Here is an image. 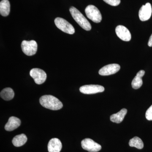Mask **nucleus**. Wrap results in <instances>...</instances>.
<instances>
[{"label":"nucleus","instance_id":"obj_15","mask_svg":"<svg viewBox=\"0 0 152 152\" xmlns=\"http://www.w3.org/2000/svg\"><path fill=\"white\" fill-rule=\"evenodd\" d=\"M127 113V110L126 109H122L117 113L113 114L110 116V121L114 123L119 124L122 122L126 115Z\"/></svg>","mask_w":152,"mask_h":152},{"label":"nucleus","instance_id":"obj_14","mask_svg":"<svg viewBox=\"0 0 152 152\" xmlns=\"http://www.w3.org/2000/svg\"><path fill=\"white\" fill-rule=\"evenodd\" d=\"M145 72L144 70L140 71L137 73L132 81V86L133 88L137 89L142 86L143 83L142 77L145 75Z\"/></svg>","mask_w":152,"mask_h":152},{"label":"nucleus","instance_id":"obj_9","mask_svg":"<svg viewBox=\"0 0 152 152\" xmlns=\"http://www.w3.org/2000/svg\"><path fill=\"white\" fill-rule=\"evenodd\" d=\"M121 69L118 64H110L103 67L99 71V74L102 76H108L116 73Z\"/></svg>","mask_w":152,"mask_h":152},{"label":"nucleus","instance_id":"obj_11","mask_svg":"<svg viewBox=\"0 0 152 152\" xmlns=\"http://www.w3.org/2000/svg\"><path fill=\"white\" fill-rule=\"evenodd\" d=\"M116 34L123 41L129 42L131 40L132 36L129 31L123 26H118L115 28Z\"/></svg>","mask_w":152,"mask_h":152},{"label":"nucleus","instance_id":"obj_22","mask_svg":"<svg viewBox=\"0 0 152 152\" xmlns=\"http://www.w3.org/2000/svg\"><path fill=\"white\" fill-rule=\"evenodd\" d=\"M148 45L150 47H152V34L151 37H150L149 40Z\"/></svg>","mask_w":152,"mask_h":152},{"label":"nucleus","instance_id":"obj_4","mask_svg":"<svg viewBox=\"0 0 152 152\" xmlns=\"http://www.w3.org/2000/svg\"><path fill=\"white\" fill-rule=\"evenodd\" d=\"M55 25L61 31L69 34L75 33V28L67 21L61 18H57L55 20Z\"/></svg>","mask_w":152,"mask_h":152},{"label":"nucleus","instance_id":"obj_19","mask_svg":"<svg viewBox=\"0 0 152 152\" xmlns=\"http://www.w3.org/2000/svg\"><path fill=\"white\" fill-rule=\"evenodd\" d=\"M129 145L130 147H135L138 149H142L144 147L142 141L137 137H134L131 139L129 142Z\"/></svg>","mask_w":152,"mask_h":152},{"label":"nucleus","instance_id":"obj_13","mask_svg":"<svg viewBox=\"0 0 152 152\" xmlns=\"http://www.w3.org/2000/svg\"><path fill=\"white\" fill-rule=\"evenodd\" d=\"M21 124V121L18 118L15 117H11L9 118L8 121L5 126L6 131H13L20 126Z\"/></svg>","mask_w":152,"mask_h":152},{"label":"nucleus","instance_id":"obj_1","mask_svg":"<svg viewBox=\"0 0 152 152\" xmlns=\"http://www.w3.org/2000/svg\"><path fill=\"white\" fill-rule=\"evenodd\" d=\"M41 105L46 108L57 110L63 107L61 102L56 97L52 95H44L42 96L39 99Z\"/></svg>","mask_w":152,"mask_h":152},{"label":"nucleus","instance_id":"obj_16","mask_svg":"<svg viewBox=\"0 0 152 152\" xmlns=\"http://www.w3.org/2000/svg\"><path fill=\"white\" fill-rule=\"evenodd\" d=\"M10 11V4L9 0H2L0 2V14L4 17L9 15Z\"/></svg>","mask_w":152,"mask_h":152},{"label":"nucleus","instance_id":"obj_21","mask_svg":"<svg viewBox=\"0 0 152 152\" xmlns=\"http://www.w3.org/2000/svg\"><path fill=\"white\" fill-rule=\"evenodd\" d=\"M145 117L148 121H152V105L146 112Z\"/></svg>","mask_w":152,"mask_h":152},{"label":"nucleus","instance_id":"obj_7","mask_svg":"<svg viewBox=\"0 0 152 152\" xmlns=\"http://www.w3.org/2000/svg\"><path fill=\"white\" fill-rule=\"evenodd\" d=\"M81 145L83 149L89 152H97L102 149L101 145L90 138H86L83 140L81 142Z\"/></svg>","mask_w":152,"mask_h":152},{"label":"nucleus","instance_id":"obj_12","mask_svg":"<svg viewBox=\"0 0 152 152\" xmlns=\"http://www.w3.org/2000/svg\"><path fill=\"white\" fill-rule=\"evenodd\" d=\"M62 148L61 141L58 138H53L48 144L49 152H60Z\"/></svg>","mask_w":152,"mask_h":152},{"label":"nucleus","instance_id":"obj_20","mask_svg":"<svg viewBox=\"0 0 152 152\" xmlns=\"http://www.w3.org/2000/svg\"><path fill=\"white\" fill-rule=\"evenodd\" d=\"M105 2L112 6L119 5L121 3V0H103Z\"/></svg>","mask_w":152,"mask_h":152},{"label":"nucleus","instance_id":"obj_18","mask_svg":"<svg viewBox=\"0 0 152 152\" xmlns=\"http://www.w3.org/2000/svg\"><path fill=\"white\" fill-rule=\"evenodd\" d=\"M1 98L5 101H10L13 99L15 96L13 90L11 88H7L4 89L0 94Z\"/></svg>","mask_w":152,"mask_h":152},{"label":"nucleus","instance_id":"obj_17","mask_svg":"<svg viewBox=\"0 0 152 152\" xmlns=\"http://www.w3.org/2000/svg\"><path fill=\"white\" fill-rule=\"evenodd\" d=\"M27 141V137L24 134H21L14 137L12 140V143L15 146L21 147L24 145Z\"/></svg>","mask_w":152,"mask_h":152},{"label":"nucleus","instance_id":"obj_2","mask_svg":"<svg viewBox=\"0 0 152 152\" xmlns=\"http://www.w3.org/2000/svg\"><path fill=\"white\" fill-rule=\"evenodd\" d=\"M69 11L72 17L80 26L86 31H89L91 29V26L89 22L77 9L72 7Z\"/></svg>","mask_w":152,"mask_h":152},{"label":"nucleus","instance_id":"obj_6","mask_svg":"<svg viewBox=\"0 0 152 152\" xmlns=\"http://www.w3.org/2000/svg\"><path fill=\"white\" fill-rule=\"evenodd\" d=\"M30 75L34 79L35 83L38 85L42 84L46 80V73L43 70L38 68L32 69L30 71Z\"/></svg>","mask_w":152,"mask_h":152},{"label":"nucleus","instance_id":"obj_10","mask_svg":"<svg viewBox=\"0 0 152 152\" xmlns=\"http://www.w3.org/2000/svg\"><path fill=\"white\" fill-rule=\"evenodd\" d=\"M152 12V7L150 3H148L145 5H143L139 12L140 20L142 21L148 20L151 18Z\"/></svg>","mask_w":152,"mask_h":152},{"label":"nucleus","instance_id":"obj_8","mask_svg":"<svg viewBox=\"0 0 152 152\" xmlns=\"http://www.w3.org/2000/svg\"><path fill=\"white\" fill-rule=\"evenodd\" d=\"M80 91L85 94H92L103 92L104 91V88L99 85H85L80 88Z\"/></svg>","mask_w":152,"mask_h":152},{"label":"nucleus","instance_id":"obj_3","mask_svg":"<svg viewBox=\"0 0 152 152\" xmlns=\"http://www.w3.org/2000/svg\"><path fill=\"white\" fill-rule=\"evenodd\" d=\"M85 12L87 17L95 23H100L102 16L99 9L94 5H90L86 8Z\"/></svg>","mask_w":152,"mask_h":152},{"label":"nucleus","instance_id":"obj_5","mask_svg":"<svg viewBox=\"0 0 152 152\" xmlns=\"http://www.w3.org/2000/svg\"><path fill=\"white\" fill-rule=\"evenodd\" d=\"M37 44L34 40L22 42L21 48L24 53L28 56H32L35 54L37 50Z\"/></svg>","mask_w":152,"mask_h":152}]
</instances>
